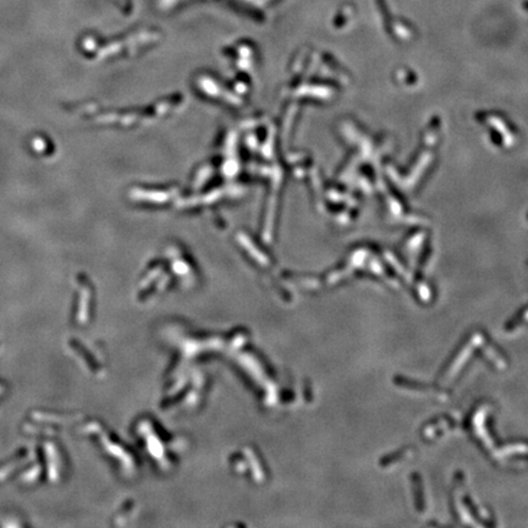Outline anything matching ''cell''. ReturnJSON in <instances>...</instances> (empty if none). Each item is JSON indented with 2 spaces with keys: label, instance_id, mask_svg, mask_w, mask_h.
<instances>
[]
</instances>
